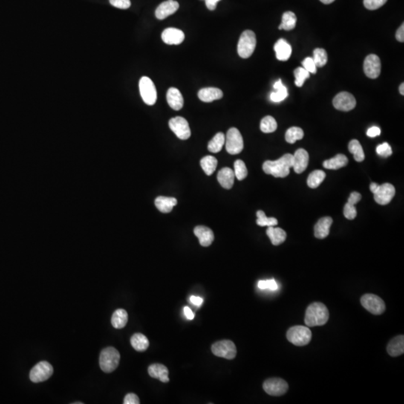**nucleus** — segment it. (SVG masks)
I'll return each instance as SVG.
<instances>
[{"mask_svg":"<svg viewBox=\"0 0 404 404\" xmlns=\"http://www.w3.org/2000/svg\"><path fill=\"white\" fill-rule=\"evenodd\" d=\"M293 157L292 154H286L275 160H267L263 164V170L267 174L275 177H285L290 174V168H293Z\"/></svg>","mask_w":404,"mask_h":404,"instance_id":"1","label":"nucleus"},{"mask_svg":"<svg viewBox=\"0 0 404 404\" xmlns=\"http://www.w3.org/2000/svg\"><path fill=\"white\" fill-rule=\"evenodd\" d=\"M330 318L328 309L321 302L311 304L306 309L305 323L308 327L325 325Z\"/></svg>","mask_w":404,"mask_h":404,"instance_id":"2","label":"nucleus"},{"mask_svg":"<svg viewBox=\"0 0 404 404\" xmlns=\"http://www.w3.org/2000/svg\"><path fill=\"white\" fill-rule=\"evenodd\" d=\"M120 353L115 347L104 349L100 355V367L105 373H112L118 368L120 362Z\"/></svg>","mask_w":404,"mask_h":404,"instance_id":"3","label":"nucleus"},{"mask_svg":"<svg viewBox=\"0 0 404 404\" xmlns=\"http://www.w3.org/2000/svg\"><path fill=\"white\" fill-rule=\"evenodd\" d=\"M256 36L254 32L246 30L242 33L237 44V53L243 59H248L253 54L256 47Z\"/></svg>","mask_w":404,"mask_h":404,"instance_id":"4","label":"nucleus"},{"mask_svg":"<svg viewBox=\"0 0 404 404\" xmlns=\"http://www.w3.org/2000/svg\"><path fill=\"white\" fill-rule=\"evenodd\" d=\"M312 332L308 327L303 326H295L289 329L287 333V338L290 343L298 346L307 345L312 340Z\"/></svg>","mask_w":404,"mask_h":404,"instance_id":"5","label":"nucleus"},{"mask_svg":"<svg viewBox=\"0 0 404 404\" xmlns=\"http://www.w3.org/2000/svg\"><path fill=\"white\" fill-rule=\"evenodd\" d=\"M141 97L147 105L155 104L157 99V89L153 81L148 76H143L139 81Z\"/></svg>","mask_w":404,"mask_h":404,"instance_id":"6","label":"nucleus"},{"mask_svg":"<svg viewBox=\"0 0 404 404\" xmlns=\"http://www.w3.org/2000/svg\"><path fill=\"white\" fill-rule=\"evenodd\" d=\"M226 151L229 154H238L243 149V136L238 129L235 128H231L228 131L226 137Z\"/></svg>","mask_w":404,"mask_h":404,"instance_id":"7","label":"nucleus"},{"mask_svg":"<svg viewBox=\"0 0 404 404\" xmlns=\"http://www.w3.org/2000/svg\"><path fill=\"white\" fill-rule=\"evenodd\" d=\"M211 350L215 356L226 359H235L237 355L235 344L229 340H223L214 343L211 347Z\"/></svg>","mask_w":404,"mask_h":404,"instance_id":"8","label":"nucleus"},{"mask_svg":"<svg viewBox=\"0 0 404 404\" xmlns=\"http://www.w3.org/2000/svg\"><path fill=\"white\" fill-rule=\"evenodd\" d=\"M53 373V366L49 362L42 361L33 367L30 371V378L32 382L38 383L47 380Z\"/></svg>","mask_w":404,"mask_h":404,"instance_id":"9","label":"nucleus"},{"mask_svg":"<svg viewBox=\"0 0 404 404\" xmlns=\"http://www.w3.org/2000/svg\"><path fill=\"white\" fill-rule=\"evenodd\" d=\"M168 125H169L170 129L179 139L186 140L190 137L191 131L189 123L184 118L180 117V116L172 118L170 119Z\"/></svg>","mask_w":404,"mask_h":404,"instance_id":"10","label":"nucleus"},{"mask_svg":"<svg viewBox=\"0 0 404 404\" xmlns=\"http://www.w3.org/2000/svg\"><path fill=\"white\" fill-rule=\"evenodd\" d=\"M361 303L365 309L373 315H382L385 310V305L383 300L376 295L371 293L364 295L361 298Z\"/></svg>","mask_w":404,"mask_h":404,"instance_id":"11","label":"nucleus"},{"mask_svg":"<svg viewBox=\"0 0 404 404\" xmlns=\"http://www.w3.org/2000/svg\"><path fill=\"white\" fill-rule=\"evenodd\" d=\"M264 391L271 396H281L288 390V384L280 378H270L263 384Z\"/></svg>","mask_w":404,"mask_h":404,"instance_id":"12","label":"nucleus"},{"mask_svg":"<svg viewBox=\"0 0 404 404\" xmlns=\"http://www.w3.org/2000/svg\"><path fill=\"white\" fill-rule=\"evenodd\" d=\"M356 105L354 96L347 91L340 92L333 99V106L340 111H350L356 107Z\"/></svg>","mask_w":404,"mask_h":404,"instance_id":"13","label":"nucleus"},{"mask_svg":"<svg viewBox=\"0 0 404 404\" xmlns=\"http://www.w3.org/2000/svg\"><path fill=\"white\" fill-rule=\"evenodd\" d=\"M374 200L381 205H386L391 202L395 195V188L391 183L379 185L377 190L373 193Z\"/></svg>","mask_w":404,"mask_h":404,"instance_id":"14","label":"nucleus"},{"mask_svg":"<svg viewBox=\"0 0 404 404\" xmlns=\"http://www.w3.org/2000/svg\"><path fill=\"white\" fill-rule=\"evenodd\" d=\"M364 72L370 79H376L380 74L381 62L376 55H368L364 62Z\"/></svg>","mask_w":404,"mask_h":404,"instance_id":"15","label":"nucleus"},{"mask_svg":"<svg viewBox=\"0 0 404 404\" xmlns=\"http://www.w3.org/2000/svg\"><path fill=\"white\" fill-rule=\"evenodd\" d=\"M179 9V3L174 0H167L162 3L156 9L155 16L158 20H164L175 13Z\"/></svg>","mask_w":404,"mask_h":404,"instance_id":"16","label":"nucleus"},{"mask_svg":"<svg viewBox=\"0 0 404 404\" xmlns=\"http://www.w3.org/2000/svg\"><path fill=\"white\" fill-rule=\"evenodd\" d=\"M185 35L183 31L178 29H166L162 33L163 42L169 45H178L184 41Z\"/></svg>","mask_w":404,"mask_h":404,"instance_id":"17","label":"nucleus"},{"mask_svg":"<svg viewBox=\"0 0 404 404\" xmlns=\"http://www.w3.org/2000/svg\"><path fill=\"white\" fill-rule=\"evenodd\" d=\"M293 157V169H294L295 172L297 173V174H301L307 168L308 165H309V153L306 150L299 148L295 152Z\"/></svg>","mask_w":404,"mask_h":404,"instance_id":"18","label":"nucleus"},{"mask_svg":"<svg viewBox=\"0 0 404 404\" xmlns=\"http://www.w3.org/2000/svg\"><path fill=\"white\" fill-rule=\"evenodd\" d=\"M275 55L278 60L287 61L290 59L292 53L291 46L285 40L281 38L278 40L274 46Z\"/></svg>","mask_w":404,"mask_h":404,"instance_id":"19","label":"nucleus"},{"mask_svg":"<svg viewBox=\"0 0 404 404\" xmlns=\"http://www.w3.org/2000/svg\"><path fill=\"white\" fill-rule=\"evenodd\" d=\"M194 234L199 240L201 246L208 247L212 244L214 240V235L213 231L206 226H196L194 229Z\"/></svg>","mask_w":404,"mask_h":404,"instance_id":"20","label":"nucleus"},{"mask_svg":"<svg viewBox=\"0 0 404 404\" xmlns=\"http://www.w3.org/2000/svg\"><path fill=\"white\" fill-rule=\"evenodd\" d=\"M333 219L330 217H323L315 226V236L318 239H324L330 234Z\"/></svg>","mask_w":404,"mask_h":404,"instance_id":"21","label":"nucleus"},{"mask_svg":"<svg viewBox=\"0 0 404 404\" xmlns=\"http://www.w3.org/2000/svg\"><path fill=\"white\" fill-rule=\"evenodd\" d=\"M166 99L169 107L176 111L181 110L183 106V97L177 88H170L166 94Z\"/></svg>","mask_w":404,"mask_h":404,"instance_id":"22","label":"nucleus"},{"mask_svg":"<svg viewBox=\"0 0 404 404\" xmlns=\"http://www.w3.org/2000/svg\"><path fill=\"white\" fill-rule=\"evenodd\" d=\"M235 171H232L230 168H223L219 171L217 179L219 183L225 189H230L232 188L235 182Z\"/></svg>","mask_w":404,"mask_h":404,"instance_id":"23","label":"nucleus"},{"mask_svg":"<svg viewBox=\"0 0 404 404\" xmlns=\"http://www.w3.org/2000/svg\"><path fill=\"white\" fill-rule=\"evenodd\" d=\"M198 98L205 103H211L213 101L220 100L223 97V93L220 88H204L198 93Z\"/></svg>","mask_w":404,"mask_h":404,"instance_id":"24","label":"nucleus"},{"mask_svg":"<svg viewBox=\"0 0 404 404\" xmlns=\"http://www.w3.org/2000/svg\"><path fill=\"white\" fill-rule=\"evenodd\" d=\"M148 370L151 377L158 379L162 382L166 383L169 381L168 368L162 364H153L148 367Z\"/></svg>","mask_w":404,"mask_h":404,"instance_id":"25","label":"nucleus"},{"mask_svg":"<svg viewBox=\"0 0 404 404\" xmlns=\"http://www.w3.org/2000/svg\"><path fill=\"white\" fill-rule=\"evenodd\" d=\"M387 351L393 357L400 356L404 352V337L398 336L391 340L387 346Z\"/></svg>","mask_w":404,"mask_h":404,"instance_id":"26","label":"nucleus"},{"mask_svg":"<svg viewBox=\"0 0 404 404\" xmlns=\"http://www.w3.org/2000/svg\"><path fill=\"white\" fill-rule=\"evenodd\" d=\"M177 204V200L171 197L159 196L156 198L155 205L157 209L163 214H168L172 211Z\"/></svg>","mask_w":404,"mask_h":404,"instance_id":"27","label":"nucleus"},{"mask_svg":"<svg viewBox=\"0 0 404 404\" xmlns=\"http://www.w3.org/2000/svg\"><path fill=\"white\" fill-rule=\"evenodd\" d=\"M267 235L274 246H278L284 243L287 237L286 232L283 229H280V228H275L274 226L268 227Z\"/></svg>","mask_w":404,"mask_h":404,"instance_id":"28","label":"nucleus"},{"mask_svg":"<svg viewBox=\"0 0 404 404\" xmlns=\"http://www.w3.org/2000/svg\"><path fill=\"white\" fill-rule=\"evenodd\" d=\"M128 314L125 309H118L113 313L112 317V325L118 330L124 328L128 324Z\"/></svg>","mask_w":404,"mask_h":404,"instance_id":"29","label":"nucleus"},{"mask_svg":"<svg viewBox=\"0 0 404 404\" xmlns=\"http://www.w3.org/2000/svg\"><path fill=\"white\" fill-rule=\"evenodd\" d=\"M348 163V159L344 154H339L333 158L326 160L324 162V168L327 169L337 170L344 167Z\"/></svg>","mask_w":404,"mask_h":404,"instance_id":"30","label":"nucleus"},{"mask_svg":"<svg viewBox=\"0 0 404 404\" xmlns=\"http://www.w3.org/2000/svg\"><path fill=\"white\" fill-rule=\"evenodd\" d=\"M275 91L271 93L270 100L275 103H279L283 101L288 96L287 89L285 85H283L281 79H278L273 85Z\"/></svg>","mask_w":404,"mask_h":404,"instance_id":"31","label":"nucleus"},{"mask_svg":"<svg viewBox=\"0 0 404 404\" xmlns=\"http://www.w3.org/2000/svg\"><path fill=\"white\" fill-rule=\"evenodd\" d=\"M131 344L134 350L138 352H144L149 347V341L143 334L136 333L131 337Z\"/></svg>","mask_w":404,"mask_h":404,"instance_id":"32","label":"nucleus"},{"mask_svg":"<svg viewBox=\"0 0 404 404\" xmlns=\"http://www.w3.org/2000/svg\"><path fill=\"white\" fill-rule=\"evenodd\" d=\"M226 142V136L223 133H218L214 136L208 143V151L211 153H218L223 149Z\"/></svg>","mask_w":404,"mask_h":404,"instance_id":"33","label":"nucleus"},{"mask_svg":"<svg viewBox=\"0 0 404 404\" xmlns=\"http://www.w3.org/2000/svg\"><path fill=\"white\" fill-rule=\"evenodd\" d=\"M296 24V17L295 14L292 12H287L283 15L282 21L278 27V29L280 30H284L290 31L295 28Z\"/></svg>","mask_w":404,"mask_h":404,"instance_id":"34","label":"nucleus"},{"mask_svg":"<svg viewBox=\"0 0 404 404\" xmlns=\"http://www.w3.org/2000/svg\"><path fill=\"white\" fill-rule=\"evenodd\" d=\"M348 149L352 154H353L355 160L357 162H362L365 160V153L360 142L356 139L350 141L348 145Z\"/></svg>","mask_w":404,"mask_h":404,"instance_id":"35","label":"nucleus"},{"mask_svg":"<svg viewBox=\"0 0 404 404\" xmlns=\"http://www.w3.org/2000/svg\"><path fill=\"white\" fill-rule=\"evenodd\" d=\"M326 177V174L321 170H315L309 174L308 177L307 184L312 189H315L321 184Z\"/></svg>","mask_w":404,"mask_h":404,"instance_id":"36","label":"nucleus"},{"mask_svg":"<svg viewBox=\"0 0 404 404\" xmlns=\"http://www.w3.org/2000/svg\"><path fill=\"white\" fill-rule=\"evenodd\" d=\"M217 160L213 156H206L201 160V166L205 174L211 175L217 166Z\"/></svg>","mask_w":404,"mask_h":404,"instance_id":"37","label":"nucleus"},{"mask_svg":"<svg viewBox=\"0 0 404 404\" xmlns=\"http://www.w3.org/2000/svg\"><path fill=\"white\" fill-rule=\"evenodd\" d=\"M303 136L304 132L301 128L292 127L286 131L285 139L288 143L293 144L297 140H301Z\"/></svg>","mask_w":404,"mask_h":404,"instance_id":"38","label":"nucleus"},{"mask_svg":"<svg viewBox=\"0 0 404 404\" xmlns=\"http://www.w3.org/2000/svg\"><path fill=\"white\" fill-rule=\"evenodd\" d=\"M314 62L317 67L325 66L328 61V55L324 49L317 48L314 50Z\"/></svg>","mask_w":404,"mask_h":404,"instance_id":"39","label":"nucleus"},{"mask_svg":"<svg viewBox=\"0 0 404 404\" xmlns=\"http://www.w3.org/2000/svg\"><path fill=\"white\" fill-rule=\"evenodd\" d=\"M277 122L272 116H266L261 122V130L263 133L270 134L276 131Z\"/></svg>","mask_w":404,"mask_h":404,"instance_id":"40","label":"nucleus"},{"mask_svg":"<svg viewBox=\"0 0 404 404\" xmlns=\"http://www.w3.org/2000/svg\"><path fill=\"white\" fill-rule=\"evenodd\" d=\"M257 224L261 227L267 226V227H271V226H275L278 225V220L274 217H266L265 213L262 211H258L257 212Z\"/></svg>","mask_w":404,"mask_h":404,"instance_id":"41","label":"nucleus"},{"mask_svg":"<svg viewBox=\"0 0 404 404\" xmlns=\"http://www.w3.org/2000/svg\"><path fill=\"white\" fill-rule=\"evenodd\" d=\"M295 84L297 87H302L305 81L310 76V73L304 67H297L294 70Z\"/></svg>","mask_w":404,"mask_h":404,"instance_id":"42","label":"nucleus"},{"mask_svg":"<svg viewBox=\"0 0 404 404\" xmlns=\"http://www.w3.org/2000/svg\"><path fill=\"white\" fill-rule=\"evenodd\" d=\"M235 177L239 180H243L246 178L248 174V170L244 162L241 160H236L235 163Z\"/></svg>","mask_w":404,"mask_h":404,"instance_id":"43","label":"nucleus"},{"mask_svg":"<svg viewBox=\"0 0 404 404\" xmlns=\"http://www.w3.org/2000/svg\"><path fill=\"white\" fill-rule=\"evenodd\" d=\"M344 215L347 220H354L357 216V211L355 205L347 201L344 208Z\"/></svg>","mask_w":404,"mask_h":404,"instance_id":"44","label":"nucleus"},{"mask_svg":"<svg viewBox=\"0 0 404 404\" xmlns=\"http://www.w3.org/2000/svg\"><path fill=\"white\" fill-rule=\"evenodd\" d=\"M376 153L382 157H388L392 154L391 146L387 142L381 144L376 147Z\"/></svg>","mask_w":404,"mask_h":404,"instance_id":"45","label":"nucleus"},{"mask_svg":"<svg viewBox=\"0 0 404 404\" xmlns=\"http://www.w3.org/2000/svg\"><path fill=\"white\" fill-rule=\"evenodd\" d=\"M387 0H364V6L368 10H376L385 4Z\"/></svg>","mask_w":404,"mask_h":404,"instance_id":"46","label":"nucleus"},{"mask_svg":"<svg viewBox=\"0 0 404 404\" xmlns=\"http://www.w3.org/2000/svg\"><path fill=\"white\" fill-rule=\"evenodd\" d=\"M258 287L260 289H269V290H275L278 289V284L274 279L266 280V281H259Z\"/></svg>","mask_w":404,"mask_h":404,"instance_id":"47","label":"nucleus"},{"mask_svg":"<svg viewBox=\"0 0 404 404\" xmlns=\"http://www.w3.org/2000/svg\"><path fill=\"white\" fill-rule=\"evenodd\" d=\"M302 66L310 73H317V66L312 57H307L302 62Z\"/></svg>","mask_w":404,"mask_h":404,"instance_id":"48","label":"nucleus"},{"mask_svg":"<svg viewBox=\"0 0 404 404\" xmlns=\"http://www.w3.org/2000/svg\"><path fill=\"white\" fill-rule=\"evenodd\" d=\"M110 4L120 9H128L131 7V0H110Z\"/></svg>","mask_w":404,"mask_h":404,"instance_id":"49","label":"nucleus"},{"mask_svg":"<svg viewBox=\"0 0 404 404\" xmlns=\"http://www.w3.org/2000/svg\"><path fill=\"white\" fill-rule=\"evenodd\" d=\"M140 403L139 397L136 394L130 393L125 396L124 399V404H139Z\"/></svg>","mask_w":404,"mask_h":404,"instance_id":"50","label":"nucleus"},{"mask_svg":"<svg viewBox=\"0 0 404 404\" xmlns=\"http://www.w3.org/2000/svg\"><path fill=\"white\" fill-rule=\"evenodd\" d=\"M361 198H362V195H361L360 193L357 192H353L350 194L348 198V202L353 204V205H356L358 202L360 201Z\"/></svg>","mask_w":404,"mask_h":404,"instance_id":"51","label":"nucleus"},{"mask_svg":"<svg viewBox=\"0 0 404 404\" xmlns=\"http://www.w3.org/2000/svg\"><path fill=\"white\" fill-rule=\"evenodd\" d=\"M381 134L380 129L378 127H372L367 131V135L369 137L373 138L379 136Z\"/></svg>","mask_w":404,"mask_h":404,"instance_id":"52","label":"nucleus"},{"mask_svg":"<svg viewBox=\"0 0 404 404\" xmlns=\"http://www.w3.org/2000/svg\"><path fill=\"white\" fill-rule=\"evenodd\" d=\"M220 1V0H205V3H206L207 8L209 10L214 11L217 8V3Z\"/></svg>","mask_w":404,"mask_h":404,"instance_id":"53","label":"nucleus"},{"mask_svg":"<svg viewBox=\"0 0 404 404\" xmlns=\"http://www.w3.org/2000/svg\"><path fill=\"white\" fill-rule=\"evenodd\" d=\"M396 38L397 41L403 43L404 41V24H402L401 27L397 30L396 33Z\"/></svg>","mask_w":404,"mask_h":404,"instance_id":"54","label":"nucleus"},{"mask_svg":"<svg viewBox=\"0 0 404 404\" xmlns=\"http://www.w3.org/2000/svg\"><path fill=\"white\" fill-rule=\"evenodd\" d=\"M183 313H184L185 316L188 320H193L194 318H195V315H194L193 312H192L190 308L187 307V306H186L183 309Z\"/></svg>","mask_w":404,"mask_h":404,"instance_id":"55","label":"nucleus"},{"mask_svg":"<svg viewBox=\"0 0 404 404\" xmlns=\"http://www.w3.org/2000/svg\"><path fill=\"white\" fill-rule=\"evenodd\" d=\"M189 301L195 306H200L203 303V299L199 296H192L189 298Z\"/></svg>","mask_w":404,"mask_h":404,"instance_id":"56","label":"nucleus"},{"mask_svg":"<svg viewBox=\"0 0 404 404\" xmlns=\"http://www.w3.org/2000/svg\"><path fill=\"white\" fill-rule=\"evenodd\" d=\"M378 187H379V185L376 183H371L370 185V190L372 193H374L376 190H377Z\"/></svg>","mask_w":404,"mask_h":404,"instance_id":"57","label":"nucleus"},{"mask_svg":"<svg viewBox=\"0 0 404 404\" xmlns=\"http://www.w3.org/2000/svg\"><path fill=\"white\" fill-rule=\"evenodd\" d=\"M399 91H400V94H402V95H404V83H403H403L401 84V85H400V87H399Z\"/></svg>","mask_w":404,"mask_h":404,"instance_id":"58","label":"nucleus"},{"mask_svg":"<svg viewBox=\"0 0 404 404\" xmlns=\"http://www.w3.org/2000/svg\"><path fill=\"white\" fill-rule=\"evenodd\" d=\"M320 1H321V3H324V4L328 5V4H331V3H333V2L335 1V0H320Z\"/></svg>","mask_w":404,"mask_h":404,"instance_id":"59","label":"nucleus"}]
</instances>
